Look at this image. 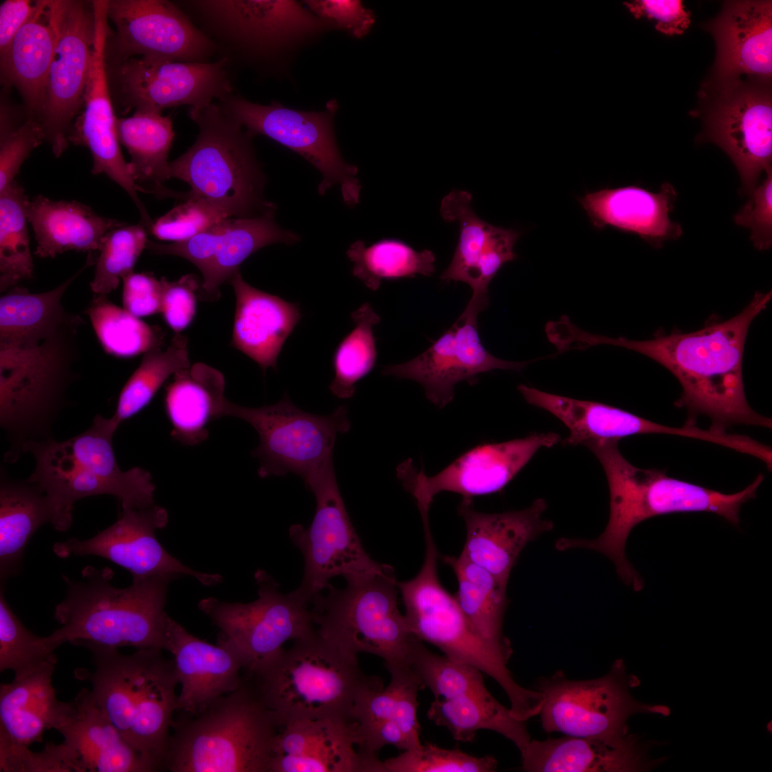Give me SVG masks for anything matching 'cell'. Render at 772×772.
Listing matches in <instances>:
<instances>
[{"label":"cell","instance_id":"obj_21","mask_svg":"<svg viewBox=\"0 0 772 772\" xmlns=\"http://www.w3.org/2000/svg\"><path fill=\"white\" fill-rule=\"evenodd\" d=\"M488 302L472 297L460 317L430 347L407 362L385 367L382 374L420 383L427 398L442 408L452 400L455 386L462 381L475 383L478 375L496 369H523L532 361L504 360L482 345L477 316Z\"/></svg>","mask_w":772,"mask_h":772},{"label":"cell","instance_id":"obj_45","mask_svg":"<svg viewBox=\"0 0 772 772\" xmlns=\"http://www.w3.org/2000/svg\"><path fill=\"white\" fill-rule=\"evenodd\" d=\"M391 676L389 685L384 688L376 677L358 693L352 711V721L365 723L380 721L398 724L414 747L422 743L420 726L417 720V694L423 686L410 666L387 669Z\"/></svg>","mask_w":772,"mask_h":772},{"label":"cell","instance_id":"obj_14","mask_svg":"<svg viewBox=\"0 0 772 772\" xmlns=\"http://www.w3.org/2000/svg\"><path fill=\"white\" fill-rule=\"evenodd\" d=\"M225 416L242 419L259 436L252 451L262 477L294 473L305 482L333 463L337 435L347 432V408L340 405L328 415H317L295 405L287 394L272 405L251 408L229 402Z\"/></svg>","mask_w":772,"mask_h":772},{"label":"cell","instance_id":"obj_12","mask_svg":"<svg viewBox=\"0 0 772 772\" xmlns=\"http://www.w3.org/2000/svg\"><path fill=\"white\" fill-rule=\"evenodd\" d=\"M698 96V105L691 112L703 122L697 142L713 143L728 154L743 192L749 194L761 173L772 169L771 79H706Z\"/></svg>","mask_w":772,"mask_h":772},{"label":"cell","instance_id":"obj_15","mask_svg":"<svg viewBox=\"0 0 772 772\" xmlns=\"http://www.w3.org/2000/svg\"><path fill=\"white\" fill-rule=\"evenodd\" d=\"M305 485L315 497V513L308 527L293 525L289 534L304 559L302 580L294 591L310 604L334 577L355 580L381 571L385 564L372 560L363 548L346 510L333 464Z\"/></svg>","mask_w":772,"mask_h":772},{"label":"cell","instance_id":"obj_44","mask_svg":"<svg viewBox=\"0 0 772 772\" xmlns=\"http://www.w3.org/2000/svg\"><path fill=\"white\" fill-rule=\"evenodd\" d=\"M51 521L44 494L34 485L1 481L0 487V580L20 573L25 548L36 530Z\"/></svg>","mask_w":772,"mask_h":772},{"label":"cell","instance_id":"obj_63","mask_svg":"<svg viewBox=\"0 0 772 772\" xmlns=\"http://www.w3.org/2000/svg\"><path fill=\"white\" fill-rule=\"evenodd\" d=\"M354 723L357 747L365 756L378 758L380 749L387 745L402 751L415 748L400 726L395 722L380 721Z\"/></svg>","mask_w":772,"mask_h":772},{"label":"cell","instance_id":"obj_34","mask_svg":"<svg viewBox=\"0 0 772 772\" xmlns=\"http://www.w3.org/2000/svg\"><path fill=\"white\" fill-rule=\"evenodd\" d=\"M76 756L84 771L153 772L157 767L122 736L94 699L83 688L56 728Z\"/></svg>","mask_w":772,"mask_h":772},{"label":"cell","instance_id":"obj_7","mask_svg":"<svg viewBox=\"0 0 772 772\" xmlns=\"http://www.w3.org/2000/svg\"><path fill=\"white\" fill-rule=\"evenodd\" d=\"M117 428L110 418L98 415L89 430L67 440L24 442L23 449L36 460L27 482L46 496L56 530L71 527L74 504L88 496L113 495L122 509L154 505L150 473L140 467L122 471L118 465L112 445Z\"/></svg>","mask_w":772,"mask_h":772},{"label":"cell","instance_id":"obj_54","mask_svg":"<svg viewBox=\"0 0 772 772\" xmlns=\"http://www.w3.org/2000/svg\"><path fill=\"white\" fill-rule=\"evenodd\" d=\"M383 764L385 772H493L498 761L491 756H473L426 742L385 760Z\"/></svg>","mask_w":772,"mask_h":772},{"label":"cell","instance_id":"obj_3","mask_svg":"<svg viewBox=\"0 0 772 772\" xmlns=\"http://www.w3.org/2000/svg\"><path fill=\"white\" fill-rule=\"evenodd\" d=\"M85 648L92 654L94 670L78 669L76 677L91 683L94 699L124 739L158 771H164L177 711L179 681L173 660L158 648L123 654L115 648Z\"/></svg>","mask_w":772,"mask_h":772},{"label":"cell","instance_id":"obj_6","mask_svg":"<svg viewBox=\"0 0 772 772\" xmlns=\"http://www.w3.org/2000/svg\"><path fill=\"white\" fill-rule=\"evenodd\" d=\"M173 720L164 769L269 772L281 726L243 678L237 689L196 713Z\"/></svg>","mask_w":772,"mask_h":772},{"label":"cell","instance_id":"obj_19","mask_svg":"<svg viewBox=\"0 0 772 772\" xmlns=\"http://www.w3.org/2000/svg\"><path fill=\"white\" fill-rule=\"evenodd\" d=\"M184 2L204 20L212 35L232 49L252 56H271L333 29L302 3L295 1Z\"/></svg>","mask_w":772,"mask_h":772},{"label":"cell","instance_id":"obj_62","mask_svg":"<svg viewBox=\"0 0 772 772\" xmlns=\"http://www.w3.org/2000/svg\"><path fill=\"white\" fill-rule=\"evenodd\" d=\"M625 5L636 18L655 19L657 31L666 34H682L691 23V12L685 9L681 0H642Z\"/></svg>","mask_w":772,"mask_h":772},{"label":"cell","instance_id":"obj_43","mask_svg":"<svg viewBox=\"0 0 772 772\" xmlns=\"http://www.w3.org/2000/svg\"><path fill=\"white\" fill-rule=\"evenodd\" d=\"M436 725L445 727L457 741L471 742L480 730H490L512 741L521 751L531 740L527 722L514 718L488 691L451 699L435 698L427 712Z\"/></svg>","mask_w":772,"mask_h":772},{"label":"cell","instance_id":"obj_29","mask_svg":"<svg viewBox=\"0 0 772 772\" xmlns=\"http://www.w3.org/2000/svg\"><path fill=\"white\" fill-rule=\"evenodd\" d=\"M702 27L716 46L708 79L724 81L743 74L771 79V1H725L720 13Z\"/></svg>","mask_w":772,"mask_h":772},{"label":"cell","instance_id":"obj_64","mask_svg":"<svg viewBox=\"0 0 772 772\" xmlns=\"http://www.w3.org/2000/svg\"><path fill=\"white\" fill-rule=\"evenodd\" d=\"M37 8V1L6 0L0 6V56L8 50L21 27Z\"/></svg>","mask_w":772,"mask_h":772},{"label":"cell","instance_id":"obj_51","mask_svg":"<svg viewBox=\"0 0 772 772\" xmlns=\"http://www.w3.org/2000/svg\"><path fill=\"white\" fill-rule=\"evenodd\" d=\"M407 664L423 687L435 698L451 699L467 693L488 691L478 669L430 650L417 638L408 654Z\"/></svg>","mask_w":772,"mask_h":772},{"label":"cell","instance_id":"obj_13","mask_svg":"<svg viewBox=\"0 0 772 772\" xmlns=\"http://www.w3.org/2000/svg\"><path fill=\"white\" fill-rule=\"evenodd\" d=\"M640 683L627 673L623 660H615L605 676L583 681L568 679L562 672L538 681L543 696L541 724L548 733L619 741L628 733V721L638 713L667 716L670 709L637 701L631 689Z\"/></svg>","mask_w":772,"mask_h":772},{"label":"cell","instance_id":"obj_10","mask_svg":"<svg viewBox=\"0 0 772 772\" xmlns=\"http://www.w3.org/2000/svg\"><path fill=\"white\" fill-rule=\"evenodd\" d=\"M315 595L311 610L315 630L342 651L367 653L384 660L387 668L409 666L408 654L417 638L398 608L397 581L392 567L347 582L330 583Z\"/></svg>","mask_w":772,"mask_h":772},{"label":"cell","instance_id":"obj_46","mask_svg":"<svg viewBox=\"0 0 772 772\" xmlns=\"http://www.w3.org/2000/svg\"><path fill=\"white\" fill-rule=\"evenodd\" d=\"M347 255L353 263L352 274L372 291L377 290L384 279L431 276L435 269L432 251L417 252L394 239H382L370 246L357 240L350 246Z\"/></svg>","mask_w":772,"mask_h":772},{"label":"cell","instance_id":"obj_32","mask_svg":"<svg viewBox=\"0 0 772 772\" xmlns=\"http://www.w3.org/2000/svg\"><path fill=\"white\" fill-rule=\"evenodd\" d=\"M518 389L528 403L549 412L567 426L570 435L563 440L565 445L619 441L625 437L650 433L676 435L710 442L716 440V432L711 429L691 425L667 426L603 403L560 396L525 385H520Z\"/></svg>","mask_w":772,"mask_h":772},{"label":"cell","instance_id":"obj_28","mask_svg":"<svg viewBox=\"0 0 772 772\" xmlns=\"http://www.w3.org/2000/svg\"><path fill=\"white\" fill-rule=\"evenodd\" d=\"M173 656L181 691L177 711L196 713L222 696L238 688L247 667L244 655L233 645L218 639L212 645L189 633L167 618L165 649Z\"/></svg>","mask_w":772,"mask_h":772},{"label":"cell","instance_id":"obj_57","mask_svg":"<svg viewBox=\"0 0 772 772\" xmlns=\"http://www.w3.org/2000/svg\"><path fill=\"white\" fill-rule=\"evenodd\" d=\"M0 192L13 182L20 167L31 151L46 140L41 123L28 117L19 126L11 122L1 123Z\"/></svg>","mask_w":772,"mask_h":772},{"label":"cell","instance_id":"obj_37","mask_svg":"<svg viewBox=\"0 0 772 772\" xmlns=\"http://www.w3.org/2000/svg\"><path fill=\"white\" fill-rule=\"evenodd\" d=\"M56 662L0 686V741L29 747L58 726L67 702L59 701L51 681Z\"/></svg>","mask_w":772,"mask_h":772},{"label":"cell","instance_id":"obj_17","mask_svg":"<svg viewBox=\"0 0 772 772\" xmlns=\"http://www.w3.org/2000/svg\"><path fill=\"white\" fill-rule=\"evenodd\" d=\"M254 578L258 598L250 603H228L213 597L202 599L198 608L219 629L218 639L237 648L251 668L274 656L290 640L315 630L310 604L295 591L282 594L264 570Z\"/></svg>","mask_w":772,"mask_h":772},{"label":"cell","instance_id":"obj_8","mask_svg":"<svg viewBox=\"0 0 772 772\" xmlns=\"http://www.w3.org/2000/svg\"><path fill=\"white\" fill-rule=\"evenodd\" d=\"M424 521L425 558L412 578L397 581L405 617L412 633L439 648L445 655L470 665L494 679L503 689L515 718L528 721L540 711L543 697L513 678L509 658L487 643L473 628L437 574V550L430 526Z\"/></svg>","mask_w":772,"mask_h":772},{"label":"cell","instance_id":"obj_52","mask_svg":"<svg viewBox=\"0 0 772 772\" xmlns=\"http://www.w3.org/2000/svg\"><path fill=\"white\" fill-rule=\"evenodd\" d=\"M0 588V671L14 673V678L27 675L49 662H57L55 649L46 637L28 630L13 612Z\"/></svg>","mask_w":772,"mask_h":772},{"label":"cell","instance_id":"obj_23","mask_svg":"<svg viewBox=\"0 0 772 772\" xmlns=\"http://www.w3.org/2000/svg\"><path fill=\"white\" fill-rule=\"evenodd\" d=\"M228 58L212 62H181L145 57L117 61L118 94L125 113L182 105L202 107L233 92Z\"/></svg>","mask_w":772,"mask_h":772},{"label":"cell","instance_id":"obj_61","mask_svg":"<svg viewBox=\"0 0 772 772\" xmlns=\"http://www.w3.org/2000/svg\"><path fill=\"white\" fill-rule=\"evenodd\" d=\"M123 280L124 309L137 317L161 312L163 285L162 279L147 273L132 272Z\"/></svg>","mask_w":772,"mask_h":772},{"label":"cell","instance_id":"obj_4","mask_svg":"<svg viewBox=\"0 0 772 772\" xmlns=\"http://www.w3.org/2000/svg\"><path fill=\"white\" fill-rule=\"evenodd\" d=\"M81 573L79 581L62 575L68 588L54 610L61 626L46 636L54 649L65 643L165 649L169 580L148 578L119 588L111 583L114 571L109 567L86 566Z\"/></svg>","mask_w":772,"mask_h":772},{"label":"cell","instance_id":"obj_5","mask_svg":"<svg viewBox=\"0 0 772 772\" xmlns=\"http://www.w3.org/2000/svg\"><path fill=\"white\" fill-rule=\"evenodd\" d=\"M242 676L281 726L305 719L352 721L360 691L375 677L348 654L314 631L274 656L243 670Z\"/></svg>","mask_w":772,"mask_h":772},{"label":"cell","instance_id":"obj_41","mask_svg":"<svg viewBox=\"0 0 772 772\" xmlns=\"http://www.w3.org/2000/svg\"><path fill=\"white\" fill-rule=\"evenodd\" d=\"M443 560L456 576L454 596L466 618L487 643L510 658L512 648L503 632L507 583L460 555L445 556Z\"/></svg>","mask_w":772,"mask_h":772},{"label":"cell","instance_id":"obj_40","mask_svg":"<svg viewBox=\"0 0 772 772\" xmlns=\"http://www.w3.org/2000/svg\"><path fill=\"white\" fill-rule=\"evenodd\" d=\"M49 0H38L37 8L0 56L1 79L15 86L23 97L29 117L40 120L46 82L55 48V33ZM40 122V121H39Z\"/></svg>","mask_w":772,"mask_h":772},{"label":"cell","instance_id":"obj_30","mask_svg":"<svg viewBox=\"0 0 772 772\" xmlns=\"http://www.w3.org/2000/svg\"><path fill=\"white\" fill-rule=\"evenodd\" d=\"M472 195L454 189L440 204L445 222H457L460 237L451 262L440 276L444 281H460L472 290V296L488 297V285L498 270L517 255L514 247L521 233L490 224L474 212Z\"/></svg>","mask_w":772,"mask_h":772},{"label":"cell","instance_id":"obj_2","mask_svg":"<svg viewBox=\"0 0 772 772\" xmlns=\"http://www.w3.org/2000/svg\"><path fill=\"white\" fill-rule=\"evenodd\" d=\"M618 444L608 440L584 445L600 461L608 483L610 516L605 530L594 540L560 538L556 548H583L604 554L623 581L636 591L642 589L643 581L625 553L628 537L635 525L657 515L685 512L713 513L737 525L741 507L756 497L764 480L759 474L743 490L726 494L668 477L665 471L637 467L623 456Z\"/></svg>","mask_w":772,"mask_h":772},{"label":"cell","instance_id":"obj_11","mask_svg":"<svg viewBox=\"0 0 772 772\" xmlns=\"http://www.w3.org/2000/svg\"><path fill=\"white\" fill-rule=\"evenodd\" d=\"M81 319L69 313L36 328L0 336V417L8 430L33 425L56 401Z\"/></svg>","mask_w":772,"mask_h":772},{"label":"cell","instance_id":"obj_16","mask_svg":"<svg viewBox=\"0 0 772 772\" xmlns=\"http://www.w3.org/2000/svg\"><path fill=\"white\" fill-rule=\"evenodd\" d=\"M219 102L223 112L250 136H266L312 164L322 175L320 194L338 184L346 204L359 203L358 169L344 161L335 137L333 119L338 108L335 100L330 101L322 112L293 109L275 101L259 104L234 92Z\"/></svg>","mask_w":772,"mask_h":772},{"label":"cell","instance_id":"obj_24","mask_svg":"<svg viewBox=\"0 0 772 772\" xmlns=\"http://www.w3.org/2000/svg\"><path fill=\"white\" fill-rule=\"evenodd\" d=\"M117 61L141 57L209 62L215 43L177 4L165 0H110Z\"/></svg>","mask_w":772,"mask_h":772},{"label":"cell","instance_id":"obj_38","mask_svg":"<svg viewBox=\"0 0 772 772\" xmlns=\"http://www.w3.org/2000/svg\"><path fill=\"white\" fill-rule=\"evenodd\" d=\"M26 214L36 242L34 254L42 258L71 250H99L109 231L127 224L100 216L79 202L52 200L41 194L29 199Z\"/></svg>","mask_w":772,"mask_h":772},{"label":"cell","instance_id":"obj_20","mask_svg":"<svg viewBox=\"0 0 772 772\" xmlns=\"http://www.w3.org/2000/svg\"><path fill=\"white\" fill-rule=\"evenodd\" d=\"M560 440L554 432L534 433L523 438L478 445L433 476L417 471L411 459L400 463L396 475L415 500L420 513H429L434 497L447 491L462 498L502 490L542 447Z\"/></svg>","mask_w":772,"mask_h":772},{"label":"cell","instance_id":"obj_1","mask_svg":"<svg viewBox=\"0 0 772 772\" xmlns=\"http://www.w3.org/2000/svg\"><path fill=\"white\" fill-rule=\"evenodd\" d=\"M771 292H757L736 316L688 333L674 332L648 340L610 337L584 331L583 347L599 345L624 347L655 360L679 381V405L708 416L711 428L725 430L732 425L771 427V419L755 412L745 396L742 362L750 325L765 310Z\"/></svg>","mask_w":772,"mask_h":772},{"label":"cell","instance_id":"obj_36","mask_svg":"<svg viewBox=\"0 0 772 772\" xmlns=\"http://www.w3.org/2000/svg\"><path fill=\"white\" fill-rule=\"evenodd\" d=\"M236 295L232 345L262 368L277 369L282 347L301 318L298 305L247 283L239 270L229 279Z\"/></svg>","mask_w":772,"mask_h":772},{"label":"cell","instance_id":"obj_60","mask_svg":"<svg viewBox=\"0 0 772 772\" xmlns=\"http://www.w3.org/2000/svg\"><path fill=\"white\" fill-rule=\"evenodd\" d=\"M163 285L161 312L167 325L180 333L193 320L197 308V297L200 287L194 274H186L176 282L161 278Z\"/></svg>","mask_w":772,"mask_h":772},{"label":"cell","instance_id":"obj_56","mask_svg":"<svg viewBox=\"0 0 772 772\" xmlns=\"http://www.w3.org/2000/svg\"><path fill=\"white\" fill-rule=\"evenodd\" d=\"M0 771L84 772L76 754L64 743H48L33 752L26 746L0 741Z\"/></svg>","mask_w":772,"mask_h":772},{"label":"cell","instance_id":"obj_18","mask_svg":"<svg viewBox=\"0 0 772 772\" xmlns=\"http://www.w3.org/2000/svg\"><path fill=\"white\" fill-rule=\"evenodd\" d=\"M55 48L40 118L54 154L69 145L71 121L84 105L94 40L91 2L49 0Z\"/></svg>","mask_w":772,"mask_h":772},{"label":"cell","instance_id":"obj_55","mask_svg":"<svg viewBox=\"0 0 772 772\" xmlns=\"http://www.w3.org/2000/svg\"><path fill=\"white\" fill-rule=\"evenodd\" d=\"M182 202L152 222L149 232L157 239L182 242L225 218L233 217L219 203L204 198L184 197Z\"/></svg>","mask_w":772,"mask_h":772},{"label":"cell","instance_id":"obj_42","mask_svg":"<svg viewBox=\"0 0 772 772\" xmlns=\"http://www.w3.org/2000/svg\"><path fill=\"white\" fill-rule=\"evenodd\" d=\"M117 132L131 157L128 164L135 182L148 183L149 192L158 197L176 198L177 192L164 186L171 178L168 155L175 136L170 117L135 112L129 117L117 119Z\"/></svg>","mask_w":772,"mask_h":772},{"label":"cell","instance_id":"obj_48","mask_svg":"<svg viewBox=\"0 0 772 772\" xmlns=\"http://www.w3.org/2000/svg\"><path fill=\"white\" fill-rule=\"evenodd\" d=\"M29 198L16 180L0 192V290L34 274L26 205Z\"/></svg>","mask_w":772,"mask_h":772},{"label":"cell","instance_id":"obj_22","mask_svg":"<svg viewBox=\"0 0 772 772\" xmlns=\"http://www.w3.org/2000/svg\"><path fill=\"white\" fill-rule=\"evenodd\" d=\"M168 523L165 508L153 505L141 509H122V516L111 526L86 540L71 538L54 544V553L60 558L95 555L127 569L133 580L152 577L170 581L191 576L204 585L220 583L219 574L192 570L171 555L156 538V531Z\"/></svg>","mask_w":772,"mask_h":772},{"label":"cell","instance_id":"obj_53","mask_svg":"<svg viewBox=\"0 0 772 772\" xmlns=\"http://www.w3.org/2000/svg\"><path fill=\"white\" fill-rule=\"evenodd\" d=\"M142 223L124 225L109 231L104 237L96 259L94 276L90 287L95 294L107 295L114 290L121 279L133 272V268L148 238Z\"/></svg>","mask_w":772,"mask_h":772},{"label":"cell","instance_id":"obj_39","mask_svg":"<svg viewBox=\"0 0 772 772\" xmlns=\"http://www.w3.org/2000/svg\"><path fill=\"white\" fill-rule=\"evenodd\" d=\"M172 376L164 396L165 412L172 426L171 436L185 445H197L208 437V425L225 416L229 401L224 396V377L203 362Z\"/></svg>","mask_w":772,"mask_h":772},{"label":"cell","instance_id":"obj_26","mask_svg":"<svg viewBox=\"0 0 772 772\" xmlns=\"http://www.w3.org/2000/svg\"><path fill=\"white\" fill-rule=\"evenodd\" d=\"M108 0L92 1L94 40L88 81L84 96V110L76 118L69 142L86 147L91 152V173L105 174L130 196L139 211L145 207L137 192L144 189L132 178L128 162L119 147L117 119L109 94L106 46L109 36Z\"/></svg>","mask_w":772,"mask_h":772},{"label":"cell","instance_id":"obj_33","mask_svg":"<svg viewBox=\"0 0 772 772\" xmlns=\"http://www.w3.org/2000/svg\"><path fill=\"white\" fill-rule=\"evenodd\" d=\"M648 747L628 734L619 741L564 736L530 740L520 751L528 772H626L648 771L655 761Z\"/></svg>","mask_w":772,"mask_h":772},{"label":"cell","instance_id":"obj_9","mask_svg":"<svg viewBox=\"0 0 772 772\" xmlns=\"http://www.w3.org/2000/svg\"><path fill=\"white\" fill-rule=\"evenodd\" d=\"M197 125V139L169 162L170 177L190 189L184 197L204 198L226 208L233 217H251L275 209L263 197L264 176L250 136L219 104L189 107Z\"/></svg>","mask_w":772,"mask_h":772},{"label":"cell","instance_id":"obj_49","mask_svg":"<svg viewBox=\"0 0 772 772\" xmlns=\"http://www.w3.org/2000/svg\"><path fill=\"white\" fill-rule=\"evenodd\" d=\"M87 313L102 347L110 355L134 357L162 344L160 328L139 320L109 301L106 295L94 297Z\"/></svg>","mask_w":772,"mask_h":772},{"label":"cell","instance_id":"obj_35","mask_svg":"<svg viewBox=\"0 0 772 772\" xmlns=\"http://www.w3.org/2000/svg\"><path fill=\"white\" fill-rule=\"evenodd\" d=\"M677 193L668 182L658 192L638 186L605 188L587 193L578 199L594 227H613L638 235L655 247L679 238L682 229L669 218Z\"/></svg>","mask_w":772,"mask_h":772},{"label":"cell","instance_id":"obj_25","mask_svg":"<svg viewBox=\"0 0 772 772\" xmlns=\"http://www.w3.org/2000/svg\"><path fill=\"white\" fill-rule=\"evenodd\" d=\"M274 211L251 217L225 218L182 242L163 244L149 240L147 249L158 254L181 257L194 264L202 274L197 296L216 301L220 297V286L251 254L269 244H292L300 240L297 234L277 225Z\"/></svg>","mask_w":772,"mask_h":772},{"label":"cell","instance_id":"obj_58","mask_svg":"<svg viewBox=\"0 0 772 772\" xmlns=\"http://www.w3.org/2000/svg\"><path fill=\"white\" fill-rule=\"evenodd\" d=\"M333 29H342L356 39L367 36L376 17L373 11L357 0H306L302 2Z\"/></svg>","mask_w":772,"mask_h":772},{"label":"cell","instance_id":"obj_31","mask_svg":"<svg viewBox=\"0 0 772 772\" xmlns=\"http://www.w3.org/2000/svg\"><path fill=\"white\" fill-rule=\"evenodd\" d=\"M546 508L545 500L538 498L523 510L485 513L474 508L471 498H462L457 513L465 521L466 540L460 555L508 584L525 545L552 530L553 523L542 516Z\"/></svg>","mask_w":772,"mask_h":772},{"label":"cell","instance_id":"obj_59","mask_svg":"<svg viewBox=\"0 0 772 772\" xmlns=\"http://www.w3.org/2000/svg\"><path fill=\"white\" fill-rule=\"evenodd\" d=\"M766 174L734 216L736 224L750 229L751 239L759 250L768 249L772 243V169Z\"/></svg>","mask_w":772,"mask_h":772},{"label":"cell","instance_id":"obj_50","mask_svg":"<svg viewBox=\"0 0 772 772\" xmlns=\"http://www.w3.org/2000/svg\"><path fill=\"white\" fill-rule=\"evenodd\" d=\"M355 328L338 345L333 357L335 377L329 388L341 399L352 397L355 384L373 369L377 348L372 328L380 317L368 303L352 312Z\"/></svg>","mask_w":772,"mask_h":772},{"label":"cell","instance_id":"obj_47","mask_svg":"<svg viewBox=\"0 0 772 772\" xmlns=\"http://www.w3.org/2000/svg\"><path fill=\"white\" fill-rule=\"evenodd\" d=\"M190 366L187 339L176 333L168 347L144 352L138 368L122 388L115 413L110 418L116 427L137 415L152 400L163 383L177 372Z\"/></svg>","mask_w":772,"mask_h":772},{"label":"cell","instance_id":"obj_27","mask_svg":"<svg viewBox=\"0 0 772 772\" xmlns=\"http://www.w3.org/2000/svg\"><path fill=\"white\" fill-rule=\"evenodd\" d=\"M382 761L357 749L355 723L322 718L292 721L277 734L269 772H380Z\"/></svg>","mask_w":772,"mask_h":772}]
</instances>
